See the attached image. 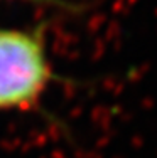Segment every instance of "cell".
Here are the masks:
<instances>
[{
	"label": "cell",
	"mask_w": 157,
	"mask_h": 158,
	"mask_svg": "<svg viewBox=\"0 0 157 158\" xmlns=\"http://www.w3.org/2000/svg\"><path fill=\"white\" fill-rule=\"evenodd\" d=\"M51 81L52 66L42 34L0 27V111L36 106Z\"/></svg>",
	"instance_id": "1"
}]
</instances>
